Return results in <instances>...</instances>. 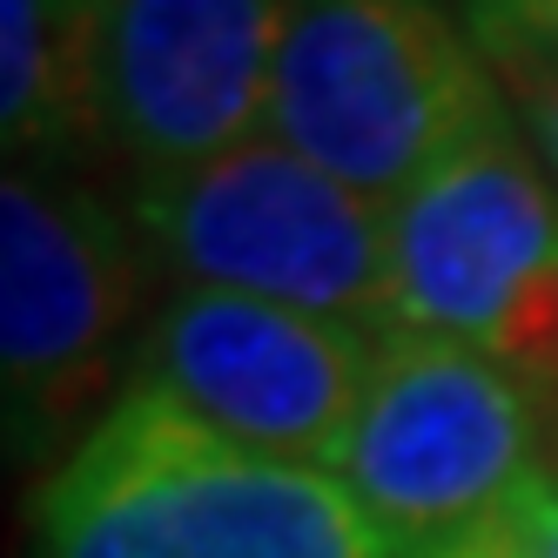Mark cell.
I'll return each mask as SVG.
<instances>
[{
    "label": "cell",
    "mask_w": 558,
    "mask_h": 558,
    "mask_svg": "<svg viewBox=\"0 0 558 558\" xmlns=\"http://www.w3.org/2000/svg\"><path fill=\"white\" fill-rule=\"evenodd\" d=\"M390 310L397 330L464 343L525 390H558V182L511 114L390 203Z\"/></svg>",
    "instance_id": "8992f818"
},
{
    "label": "cell",
    "mask_w": 558,
    "mask_h": 558,
    "mask_svg": "<svg viewBox=\"0 0 558 558\" xmlns=\"http://www.w3.org/2000/svg\"><path fill=\"white\" fill-rule=\"evenodd\" d=\"M505 88L451 0H276L269 122L377 209L471 135L505 122Z\"/></svg>",
    "instance_id": "7a4b0ae2"
},
{
    "label": "cell",
    "mask_w": 558,
    "mask_h": 558,
    "mask_svg": "<svg viewBox=\"0 0 558 558\" xmlns=\"http://www.w3.org/2000/svg\"><path fill=\"white\" fill-rule=\"evenodd\" d=\"M538 390L464 343L390 330L330 477L390 558H445L505 532L545 477Z\"/></svg>",
    "instance_id": "3957f363"
},
{
    "label": "cell",
    "mask_w": 558,
    "mask_h": 558,
    "mask_svg": "<svg viewBox=\"0 0 558 558\" xmlns=\"http://www.w3.org/2000/svg\"><path fill=\"white\" fill-rule=\"evenodd\" d=\"M445 558H538V551H532V505L518 511L505 532L477 538V545H464V551H445Z\"/></svg>",
    "instance_id": "7c38bea8"
},
{
    "label": "cell",
    "mask_w": 558,
    "mask_h": 558,
    "mask_svg": "<svg viewBox=\"0 0 558 558\" xmlns=\"http://www.w3.org/2000/svg\"><path fill=\"white\" fill-rule=\"evenodd\" d=\"M129 216L182 290L256 296L390 337V209L343 189L310 155L256 135L216 162L135 182Z\"/></svg>",
    "instance_id": "5b68a950"
},
{
    "label": "cell",
    "mask_w": 558,
    "mask_h": 558,
    "mask_svg": "<svg viewBox=\"0 0 558 558\" xmlns=\"http://www.w3.org/2000/svg\"><path fill=\"white\" fill-rule=\"evenodd\" d=\"M108 0H0V142L48 162L95 129V61Z\"/></svg>",
    "instance_id": "9c48e42d"
},
{
    "label": "cell",
    "mask_w": 558,
    "mask_h": 558,
    "mask_svg": "<svg viewBox=\"0 0 558 558\" xmlns=\"http://www.w3.org/2000/svg\"><path fill=\"white\" fill-rule=\"evenodd\" d=\"M371 364L377 337L330 316L222 290H175L135 337L129 384L169 397L189 424L235 451L324 471L364 404Z\"/></svg>",
    "instance_id": "52a82bcc"
},
{
    "label": "cell",
    "mask_w": 558,
    "mask_h": 558,
    "mask_svg": "<svg viewBox=\"0 0 558 558\" xmlns=\"http://www.w3.org/2000/svg\"><path fill=\"white\" fill-rule=\"evenodd\" d=\"M148 243L129 209L48 162L0 175V404L8 451L68 458L135 371Z\"/></svg>",
    "instance_id": "277c9868"
},
{
    "label": "cell",
    "mask_w": 558,
    "mask_h": 558,
    "mask_svg": "<svg viewBox=\"0 0 558 558\" xmlns=\"http://www.w3.org/2000/svg\"><path fill=\"white\" fill-rule=\"evenodd\" d=\"M464 21L471 34H505V41H532L558 54V0H471Z\"/></svg>",
    "instance_id": "8fae6325"
},
{
    "label": "cell",
    "mask_w": 558,
    "mask_h": 558,
    "mask_svg": "<svg viewBox=\"0 0 558 558\" xmlns=\"http://www.w3.org/2000/svg\"><path fill=\"white\" fill-rule=\"evenodd\" d=\"M276 0H108L95 129L142 182L189 175L269 122Z\"/></svg>",
    "instance_id": "ba28073f"
},
{
    "label": "cell",
    "mask_w": 558,
    "mask_h": 558,
    "mask_svg": "<svg viewBox=\"0 0 558 558\" xmlns=\"http://www.w3.org/2000/svg\"><path fill=\"white\" fill-rule=\"evenodd\" d=\"M41 558H390L330 471L235 451L129 384L34 498Z\"/></svg>",
    "instance_id": "6da1fadb"
},
{
    "label": "cell",
    "mask_w": 558,
    "mask_h": 558,
    "mask_svg": "<svg viewBox=\"0 0 558 558\" xmlns=\"http://www.w3.org/2000/svg\"><path fill=\"white\" fill-rule=\"evenodd\" d=\"M477 48H485L492 74H498L518 135L532 142L545 175L558 182V54L532 48V41H505V34H477Z\"/></svg>",
    "instance_id": "30bf717a"
},
{
    "label": "cell",
    "mask_w": 558,
    "mask_h": 558,
    "mask_svg": "<svg viewBox=\"0 0 558 558\" xmlns=\"http://www.w3.org/2000/svg\"><path fill=\"white\" fill-rule=\"evenodd\" d=\"M532 551L558 558V471H545L532 492Z\"/></svg>",
    "instance_id": "4fadbf2b"
}]
</instances>
